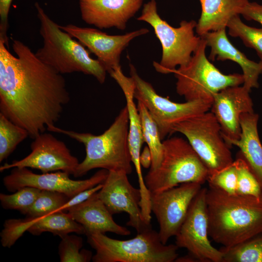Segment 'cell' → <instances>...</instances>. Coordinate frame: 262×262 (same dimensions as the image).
<instances>
[{"label":"cell","mask_w":262,"mask_h":262,"mask_svg":"<svg viewBox=\"0 0 262 262\" xmlns=\"http://www.w3.org/2000/svg\"><path fill=\"white\" fill-rule=\"evenodd\" d=\"M183 134L213 174L233 162L230 147L224 140L220 124L210 111L201 114L175 126L173 133Z\"/></svg>","instance_id":"9c48e42d"},{"label":"cell","mask_w":262,"mask_h":262,"mask_svg":"<svg viewBox=\"0 0 262 262\" xmlns=\"http://www.w3.org/2000/svg\"><path fill=\"white\" fill-rule=\"evenodd\" d=\"M31 234L39 235L44 232H49L61 238L75 232L85 234L83 227L65 212H56L36 219L28 230Z\"/></svg>","instance_id":"cb8c5ba5"},{"label":"cell","mask_w":262,"mask_h":262,"mask_svg":"<svg viewBox=\"0 0 262 262\" xmlns=\"http://www.w3.org/2000/svg\"><path fill=\"white\" fill-rule=\"evenodd\" d=\"M128 175L123 171H109L98 195L112 215L124 212L128 213L127 226L139 233L152 226L143 217L140 189L131 184Z\"/></svg>","instance_id":"2e32d148"},{"label":"cell","mask_w":262,"mask_h":262,"mask_svg":"<svg viewBox=\"0 0 262 262\" xmlns=\"http://www.w3.org/2000/svg\"><path fill=\"white\" fill-rule=\"evenodd\" d=\"M207 189L201 188L193 200L185 219L175 236V244L187 250L197 262H222L223 253L208 238Z\"/></svg>","instance_id":"8fae6325"},{"label":"cell","mask_w":262,"mask_h":262,"mask_svg":"<svg viewBox=\"0 0 262 262\" xmlns=\"http://www.w3.org/2000/svg\"><path fill=\"white\" fill-rule=\"evenodd\" d=\"M144 0H78L81 17L99 29L124 30Z\"/></svg>","instance_id":"ac0fdd59"},{"label":"cell","mask_w":262,"mask_h":262,"mask_svg":"<svg viewBox=\"0 0 262 262\" xmlns=\"http://www.w3.org/2000/svg\"><path fill=\"white\" fill-rule=\"evenodd\" d=\"M201 185L184 183L160 192L150 193L151 212L159 224L158 233L164 244L178 233Z\"/></svg>","instance_id":"7c38bea8"},{"label":"cell","mask_w":262,"mask_h":262,"mask_svg":"<svg viewBox=\"0 0 262 262\" xmlns=\"http://www.w3.org/2000/svg\"><path fill=\"white\" fill-rule=\"evenodd\" d=\"M34 6L43 39L42 46L35 53L37 58L61 74L81 72L103 84L107 72L101 62L92 58L85 47L62 30L38 2Z\"/></svg>","instance_id":"277c9868"},{"label":"cell","mask_w":262,"mask_h":262,"mask_svg":"<svg viewBox=\"0 0 262 262\" xmlns=\"http://www.w3.org/2000/svg\"><path fill=\"white\" fill-rule=\"evenodd\" d=\"M241 15L246 20L257 21L262 26V4L249 1Z\"/></svg>","instance_id":"8d00e7d4"},{"label":"cell","mask_w":262,"mask_h":262,"mask_svg":"<svg viewBox=\"0 0 262 262\" xmlns=\"http://www.w3.org/2000/svg\"><path fill=\"white\" fill-rule=\"evenodd\" d=\"M227 28L230 36L239 37L246 46L255 50L262 62V28H257L246 25L239 15L229 20Z\"/></svg>","instance_id":"f1b7e54d"},{"label":"cell","mask_w":262,"mask_h":262,"mask_svg":"<svg viewBox=\"0 0 262 262\" xmlns=\"http://www.w3.org/2000/svg\"><path fill=\"white\" fill-rule=\"evenodd\" d=\"M60 27L94 54L109 73L121 66V54L130 43L149 32L147 28H141L121 35H110L97 29L72 24L60 25Z\"/></svg>","instance_id":"9a60e30c"},{"label":"cell","mask_w":262,"mask_h":262,"mask_svg":"<svg viewBox=\"0 0 262 262\" xmlns=\"http://www.w3.org/2000/svg\"><path fill=\"white\" fill-rule=\"evenodd\" d=\"M222 262H262V231L230 247L222 246Z\"/></svg>","instance_id":"484cf974"},{"label":"cell","mask_w":262,"mask_h":262,"mask_svg":"<svg viewBox=\"0 0 262 262\" xmlns=\"http://www.w3.org/2000/svg\"><path fill=\"white\" fill-rule=\"evenodd\" d=\"M31 148V153L24 158L0 166V172L15 167H26L42 173L62 171L73 175L79 164L66 144L50 133L44 132L35 137Z\"/></svg>","instance_id":"5bb4252c"},{"label":"cell","mask_w":262,"mask_h":262,"mask_svg":"<svg viewBox=\"0 0 262 262\" xmlns=\"http://www.w3.org/2000/svg\"><path fill=\"white\" fill-rule=\"evenodd\" d=\"M109 74L120 87L126 98L129 120L128 142L131 161L135 167L138 183L143 185L145 180L142 174L140 156L144 141L140 114L134 101V82L131 77H127L124 75L121 66L112 70Z\"/></svg>","instance_id":"44dd1931"},{"label":"cell","mask_w":262,"mask_h":262,"mask_svg":"<svg viewBox=\"0 0 262 262\" xmlns=\"http://www.w3.org/2000/svg\"><path fill=\"white\" fill-rule=\"evenodd\" d=\"M250 91L238 85L227 87L214 95L210 110L220 125L224 140L239 139L241 115L254 112Z\"/></svg>","instance_id":"e0dca14e"},{"label":"cell","mask_w":262,"mask_h":262,"mask_svg":"<svg viewBox=\"0 0 262 262\" xmlns=\"http://www.w3.org/2000/svg\"><path fill=\"white\" fill-rule=\"evenodd\" d=\"M163 157L159 166L144 177L150 193H154L188 182L203 184L209 171L187 140L173 137L163 141Z\"/></svg>","instance_id":"8992f818"},{"label":"cell","mask_w":262,"mask_h":262,"mask_svg":"<svg viewBox=\"0 0 262 262\" xmlns=\"http://www.w3.org/2000/svg\"><path fill=\"white\" fill-rule=\"evenodd\" d=\"M69 199L66 195L60 192L41 190L26 215L27 217L37 219L60 211Z\"/></svg>","instance_id":"83f0119b"},{"label":"cell","mask_w":262,"mask_h":262,"mask_svg":"<svg viewBox=\"0 0 262 262\" xmlns=\"http://www.w3.org/2000/svg\"><path fill=\"white\" fill-rule=\"evenodd\" d=\"M137 19L149 24L161 43V61L159 63L153 62L157 72L171 73L177 66H183L189 63L201 39L194 33L196 21L183 20L179 27L171 26L159 16L155 0H150L144 4L141 14Z\"/></svg>","instance_id":"52a82bcc"},{"label":"cell","mask_w":262,"mask_h":262,"mask_svg":"<svg viewBox=\"0 0 262 262\" xmlns=\"http://www.w3.org/2000/svg\"><path fill=\"white\" fill-rule=\"evenodd\" d=\"M237 173L236 194L259 197L262 196V187L247 164L240 155L234 161Z\"/></svg>","instance_id":"1f68e13d"},{"label":"cell","mask_w":262,"mask_h":262,"mask_svg":"<svg viewBox=\"0 0 262 262\" xmlns=\"http://www.w3.org/2000/svg\"><path fill=\"white\" fill-rule=\"evenodd\" d=\"M61 238L58 247L61 262H89L92 260V252L81 248L82 238L75 235H66Z\"/></svg>","instance_id":"f546056e"},{"label":"cell","mask_w":262,"mask_h":262,"mask_svg":"<svg viewBox=\"0 0 262 262\" xmlns=\"http://www.w3.org/2000/svg\"><path fill=\"white\" fill-rule=\"evenodd\" d=\"M207 181L209 186L219 189L229 194H236L237 173L234 161L219 171L209 175Z\"/></svg>","instance_id":"836d02e7"},{"label":"cell","mask_w":262,"mask_h":262,"mask_svg":"<svg viewBox=\"0 0 262 262\" xmlns=\"http://www.w3.org/2000/svg\"><path fill=\"white\" fill-rule=\"evenodd\" d=\"M141 166L145 168H150L152 163V157L150 150L147 146L144 147L140 156Z\"/></svg>","instance_id":"74e56055"},{"label":"cell","mask_w":262,"mask_h":262,"mask_svg":"<svg viewBox=\"0 0 262 262\" xmlns=\"http://www.w3.org/2000/svg\"><path fill=\"white\" fill-rule=\"evenodd\" d=\"M258 119L254 112L242 114L239 139L225 141L230 147L234 145L239 148L241 155L262 187V145L258 132Z\"/></svg>","instance_id":"7402d4cb"},{"label":"cell","mask_w":262,"mask_h":262,"mask_svg":"<svg viewBox=\"0 0 262 262\" xmlns=\"http://www.w3.org/2000/svg\"><path fill=\"white\" fill-rule=\"evenodd\" d=\"M102 186L103 183L78 194L70 198L64 205L60 211L66 212L67 209L69 208L84 201L92 195L99 191Z\"/></svg>","instance_id":"d590c367"},{"label":"cell","mask_w":262,"mask_h":262,"mask_svg":"<svg viewBox=\"0 0 262 262\" xmlns=\"http://www.w3.org/2000/svg\"><path fill=\"white\" fill-rule=\"evenodd\" d=\"M13 0H0V38L3 39L8 47L7 35L8 18Z\"/></svg>","instance_id":"e575fe53"},{"label":"cell","mask_w":262,"mask_h":262,"mask_svg":"<svg viewBox=\"0 0 262 262\" xmlns=\"http://www.w3.org/2000/svg\"><path fill=\"white\" fill-rule=\"evenodd\" d=\"M41 190L32 187L21 188L13 194H0V201L2 207L5 210L19 211L26 215L33 204Z\"/></svg>","instance_id":"4dcf8cb0"},{"label":"cell","mask_w":262,"mask_h":262,"mask_svg":"<svg viewBox=\"0 0 262 262\" xmlns=\"http://www.w3.org/2000/svg\"><path fill=\"white\" fill-rule=\"evenodd\" d=\"M29 134L0 113V162L6 159Z\"/></svg>","instance_id":"4316f807"},{"label":"cell","mask_w":262,"mask_h":262,"mask_svg":"<svg viewBox=\"0 0 262 262\" xmlns=\"http://www.w3.org/2000/svg\"><path fill=\"white\" fill-rule=\"evenodd\" d=\"M66 212L82 225L86 236L107 232L123 236L131 233L127 228L114 221L113 215L98 197L97 192L84 201L69 208Z\"/></svg>","instance_id":"d6986e66"},{"label":"cell","mask_w":262,"mask_h":262,"mask_svg":"<svg viewBox=\"0 0 262 262\" xmlns=\"http://www.w3.org/2000/svg\"><path fill=\"white\" fill-rule=\"evenodd\" d=\"M129 124L126 106L108 129L99 135L66 130L55 125L49 126L47 130L66 135L84 145L85 157L79 163L73 175L74 177H82L96 168L123 171L130 175L132 168L128 142Z\"/></svg>","instance_id":"3957f363"},{"label":"cell","mask_w":262,"mask_h":262,"mask_svg":"<svg viewBox=\"0 0 262 262\" xmlns=\"http://www.w3.org/2000/svg\"><path fill=\"white\" fill-rule=\"evenodd\" d=\"M130 74L134 82V98L146 106L156 123L161 139L173 134L179 123L209 111L212 103L205 101L173 102L159 95L149 82L142 79L135 66L129 65Z\"/></svg>","instance_id":"30bf717a"},{"label":"cell","mask_w":262,"mask_h":262,"mask_svg":"<svg viewBox=\"0 0 262 262\" xmlns=\"http://www.w3.org/2000/svg\"><path fill=\"white\" fill-rule=\"evenodd\" d=\"M87 238L96 251L92 260L94 262H173L179 256L178 246L164 244L152 227L128 240L113 239L103 233L92 234Z\"/></svg>","instance_id":"5b68a950"},{"label":"cell","mask_w":262,"mask_h":262,"mask_svg":"<svg viewBox=\"0 0 262 262\" xmlns=\"http://www.w3.org/2000/svg\"><path fill=\"white\" fill-rule=\"evenodd\" d=\"M8 50L0 38V113L26 129L34 139L55 125L70 100L63 74L14 40Z\"/></svg>","instance_id":"6da1fadb"},{"label":"cell","mask_w":262,"mask_h":262,"mask_svg":"<svg viewBox=\"0 0 262 262\" xmlns=\"http://www.w3.org/2000/svg\"><path fill=\"white\" fill-rule=\"evenodd\" d=\"M36 219H8L5 221L0 233V243L4 247L10 248L27 231Z\"/></svg>","instance_id":"d6a6232c"},{"label":"cell","mask_w":262,"mask_h":262,"mask_svg":"<svg viewBox=\"0 0 262 262\" xmlns=\"http://www.w3.org/2000/svg\"><path fill=\"white\" fill-rule=\"evenodd\" d=\"M189 63L174 69L177 93L186 101L201 100L213 103L221 90L244 83L243 74L226 75L219 70L206 56V41L202 37Z\"/></svg>","instance_id":"ba28073f"},{"label":"cell","mask_w":262,"mask_h":262,"mask_svg":"<svg viewBox=\"0 0 262 262\" xmlns=\"http://www.w3.org/2000/svg\"><path fill=\"white\" fill-rule=\"evenodd\" d=\"M200 37L206 41L207 46L211 48L210 60H229L237 63L243 70V86L249 91L258 87V78L262 73V62L256 63L249 60L236 48L228 38L226 29L210 32Z\"/></svg>","instance_id":"ffe728a7"},{"label":"cell","mask_w":262,"mask_h":262,"mask_svg":"<svg viewBox=\"0 0 262 262\" xmlns=\"http://www.w3.org/2000/svg\"><path fill=\"white\" fill-rule=\"evenodd\" d=\"M175 262H197L196 260L190 254L187 255L179 257L176 259Z\"/></svg>","instance_id":"f35d334b"},{"label":"cell","mask_w":262,"mask_h":262,"mask_svg":"<svg viewBox=\"0 0 262 262\" xmlns=\"http://www.w3.org/2000/svg\"><path fill=\"white\" fill-rule=\"evenodd\" d=\"M206 203L209 236L223 246H235L262 231V196L231 195L209 186Z\"/></svg>","instance_id":"7a4b0ae2"},{"label":"cell","mask_w":262,"mask_h":262,"mask_svg":"<svg viewBox=\"0 0 262 262\" xmlns=\"http://www.w3.org/2000/svg\"><path fill=\"white\" fill-rule=\"evenodd\" d=\"M137 108L140 114L144 142L147 144L152 157L150 170L158 168L162 162L164 153L163 141L158 126L146 106L138 101Z\"/></svg>","instance_id":"d4e9b609"},{"label":"cell","mask_w":262,"mask_h":262,"mask_svg":"<svg viewBox=\"0 0 262 262\" xmlns=\"http://www.w3.org/2000/svg\"><path fill=\"white\" fill-rule=\"evenodd\" d=\"M108 172L101 169L88 179L74 180L70 178L69 173L62 171L39 174L28 168L15 167L3 178V182L6 189L11 192L28 186L41 190L60 192L71 198L82 191L103 183Z\"/></svg>","instance_id":"4fadbf2b"},{"label":"cell","mask_w":262,"mask_h":262,"mask_svg":"<svg viewBox=\"0 0 262 262\" xmlns=\"http://www.w3.org/2000/svg\"><path fill=\"white\" fill-rule=\"evenodd\" d=\"M201 13L196 32L199 36L226 29L229 20L241 14L248 0H199Z\"/></svg>","instance_id":"603a6c76"}]
</instances>
